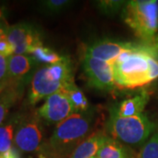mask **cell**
<instances>
[{"mask_svg":"<svg viewBox=\"0 0 158 158\" xmlns=\"http://www.w3.org/2000/svg\"><path fill=\"white\" fill-rule=\"evenodd\" d=\"M14 122L9 121L0 126V154L8 151L14 138Z\"/></svg>","mask_w":158,"mask_h":158,"instance_id":"cell-18","label":"cell"},{"mask_svg":"<svg viewBox=\"0 0 158 158\" xmlns=\"http://www.w3.org/2000/svg\"><path fill=\"white\" fill-rule=\"evenodd\" d=\"M83 68L92 88L101 90H113L115 86L112 63L99 60L85 54L83 59Z\"/></svg>","mask_w":158,"mask_h":158,"instance_id":"cell-8","label":"cell"},{"mask_svg":"<svg viewBox=\"0 0 158 158\" xmlns=\"http://www.w3.org/2000/svg\"><path fill=\"white\" fill-rule=\"evenodd\" d=\"M19 158H20V157H19Z\"/></svg>","mask_w":158,"mask_h":158,"instance_id":"cell-30","label":"cell"},{"mask_svg":"<svg viewBox=\"0 0 158 158\" xmlns=\"http://www.w3.org/2000/svg\"><path fill=\"white\" fill-rule=\"evenodd\" d=\"M19 150L17 148L11 147L8 151L0 154V158H19Z\"/></svg>","mask_w":158,"mask_h":158,"instance_id":"cell-24","label":"cell"},{"mask_svg":"<svg viewBox=\"0 0 158 158\" xmlns=\"http://www.w3.org/2000/svg\"><path fill=\"white\" fill-rule=\"evenodd\" d=\"M7 40L16 55H32L37 48L42 46L41 34L34 25L19 23L9 27Z\"/></svg>","mask_w":158,"mask_h":158,"instance_id":"cell-7","label":"cell"},{"mask_svg":"<svg viewBox=\"0 0 158 158\" xmlns=\"http://www.w3.org/2000/svg\"><path fill=\"white\" fill-rule=\"evenodd\" d=\"M91 158H98V156H93V157H91Z\"/></svg>","mask_w":158,"mask_h":158,"instance_id":"cell-27","label":"cell"},{"mask_svg":"<svg viewBox=\"0 0 158 158\" xmlns=\"http://www.w3.org/2000/svg\"><path fill=\"white\" fill-rule=\"evenodd\" d=\"M122 19L141 41L158 44L156 0H132L125 4Z\"/></svg>","mask_w":158,"mask_h":158,"instance_id":"cell-3","label":"cell"},{"mask_svg":"<svg viewBox=\"0 0 158 158\" xmlns=\"http://www.w3.org/2000/svg\"><path fill=\"white\" fill-rule=\"evenodd\" d=\"M156 125L145 113L121 117L110 112L107 130L114 140L137 146L144 144L156 131Z\"/></svg>","mask_w":158,"mask_h":158,"instance_id":"cell-5","label":"cell"},{"mask_svg":"<svg viewBox=\"0 0 158 158\" xmlns=\"http://www.w3.org/2000/svg\"><path fill=\"white\" fill-rule=\"evenodd\" d=\"M20 87L17 84H13L11 86H7L0 92V126L6 118L9 109L16 102L18 98L20 96Z\"/></svg>","mask_w":158,"mask_h":158,"instance_id":"cell-14","label":"cell"},{"mask_svg":"<svg viewBox=\"0 0 158 158\" xmlns=\"http://www.w3.org/2000/svg\"><path fill=\"white\" fill-rule=\"evenodd\" d=\"M74 84L73 69L67 57L58 63L43 66L36 69L32 77L29 103L34 105L57 91L66 90Z\"/></svg>","mask_w":158,"mask_h":158,"instance_id":"cell-2","label":"cell"},{"mask_svg":"<svg viewBox=\"0 0 158 158\" xmlns=\"http://www.w3.org/2000/svg\"><path fill=\"white\" fill-rule=\"evenodd\" d=\"M97 156L98 158H129L127 149L118 141L107 136Z\"/></svg>","mask_w":158,"mask_h":158,"instance_id":"cell-15","label":"cell"},{"mask_svg":"<svg viewBox=\"0 0 158 158\" xmlns=\"http://www.w3.org/2000/svg\"><path fill=\"white\" fill-rule=\"evenodd\" d=\"M127 2L125 1H113V0H107V1H99L98 6L101 11L106 14H115L120 8L123 9L125 4Z\"/></svg>","mask_w":158,"mask_h":158,"instance_id":"cell-21","label":"cell"},{"mask_svg":"<svg viewBox=\"0 0 158 158\" xmlns=\"http://www.w3.org/2000/svg\"><path fill=\"white\" fill-rule=\"evenodd\" d=\"M14 50L11 45V43L8 41V40L5 39L0 40V55H3L6 57H9L13 55Z\"/></svg>","mask_w":158,"mask_h":158,"instance_id":"cell-23","label":"cell"},{"mask_svg":"<svg viewBox=\"0 0 158 158\" xmlns=\"http://www.w3.org/2000/svg\"><path fill=\"white\" fill-rule=\"evenodd\" d=\"M156 4H157V8H158V0H156Z\"/></svg>","mask_w":158,"mask_h":158,"instance_id":"cell-28","label":"cell"},{"mask_svg":"<svg viewBox=\"0 0 158 158\" xmlns=\"http://www.w3.org/2000/svg\"><path fill=\"white\" fill-rule=\"evenodd\" d=\"M138 158H158V130L141 147L138 154Z\"/></svg>","mask_w":158,"mask_h":158,"instance_id":"cell-19","label":"cell"},{"mask_svg":"<svg viewBox=\"0 0 158 158\" xmlns=\"http://www.w3.org/2000/svg\"><path fill=\"white\" fill-rule=\"evenodd\" d=\"M75 112L73 104L65 90L57 91L46 98L38 110V114L48 123L59 124Z\"/></svg>","mask_w":158,"mask_h":158,"instance_id":"cell-10","label":"cell"},{"mask_svg":"<svg viewBox=\"0 0 158 158\" xmlns=\"http://www.w3.org/2000/svg\"><path fill=\"white\" fill-rule=\"evenodd\" d=\"M111 63L116 86L142 87L158 78V45L124 53Z\"/></svg>","mask_w":158,"mask_h":158,"instance_id":"cell-1","label":"cell"},{"mask_svg":"<svg viewBox=\"0 0 158 158\" xmlns=\"http://www.w3.org/2000/svg\"><path fill=\"white\" fill-rule=\"evenodd\" d=\"M6 85H0V92H1V91L3 90V89L6 87Z\"/></svg>","mask_w":158,"mask_h":158,"instance_id":"cell-26","label":"cell"},{"mask_svg":"<svg viewBox=\"0 0 158 158\" xmlns=\"http://www.w3.org/2000/svg\"><path fill=\"white\" fill-rule=\"evenodd\" d=\"M8 77L7 57L0 55V85H6Z\"/></svg>","mask_w":158,"mask_h":158,"instance_id":"cell-22","label":"cell"},{"mask_svg":"<svg viewBox=\"0 0 158 158\" xmlns=\"http://www.w3.org/2000/svg\"><path fill=\"white\" fill-rule=\"evenodd\" d=\"M13 142L22 152H34L39 149L42 141V130L36 117H25L17 120Z\"/></svg>","mask_w":158,"mask_h":158,"instance_id":"cell-9","label":"cell"},{"mask_svg":"<svg viewBox=\"0 0 158 158\" xmlns=\"http://www.w3.org/2000/svg\"><path fill=\"white\" fill-rule=\"evenodd\" d=\"M72 2L69 0H47L40 3L41 11L48 14H57L65 11Z\"/></svg>","mask_w":158,"mask_h":158,"instance_id":"cell-20","label":"cell"},{"mask_svg":"<svg viewBox=\"0 0 158 158\" xmlns=\"http://www.w3.org/2000/svg\"><path fill=\"white\" fill-rule=\"evenodd\" d=\"M0 16H1V15H0Z\"/></svg>","mask_w":158,"mask_h":158,"instance_id":"cell-29","label":"cell"},{"mask_svg":"<svg viewBox=\"0 0 158 158\" xmlns=\"http://www.w3.org/2000/svg\"><path fill=\"white\" fill-rule=\"evenodd\" d=\"M154 45L158 44L147 43L143 41L132 42L109 39L99 40L88 46L85 54L99 60L112 62L124 53L146 49Z\"/></svg>","mask_w":158,"mask_h":158,"instance_id":"cell-6","label":"cell"},{"mask_svg":"<svg viewBox=\"0 0 158 158\" xmlns=\"http://www.w3.org/2000/svg\"><path fill=\"white\" fill-rule=\"evenodd\" d=\"M106 136L95 133L87 137L74 149L69 158H91L96 156Z\"/></svg>","mask_w":158,"mask_h":158,"instance_id":"cell-13","label":"cell"},{"mask_svg":"<svg viewBox=\"0 0 158 158\" xmlns=\"http://www.w3.org/2000/svg\"><path fill=\"white\" fill-rule=\"evenodd\" d=\"M149 100V95L147 91L142 90L140 94L121 101L113 106L110 112L121 117H131L143 113V110Z\"/></svg>","mask_w":158,"mask_h":158,"instance_id":"cell-11","label":"cell"},{"mask_svg":"<svg viewBox=\"0 0 158 158\" xmlns=\"http://www.w3.org/2000/svg\"><path fill=\"white\" fill-rule=\"evenodd\" d=\"M36 63L37 62L32 56L13 54L7 58L8 77L13 82L22 81Z\"/></svg>","mask_w":158,"mask_h":158,"instance_id":"cell-12","label":"cell"},{"mask_svg":"<svg viewBox=\"0 0 158 158\" xmlns=\"http://www.w3.org/2000/svg\"><path fill=\"white\" fill-rule=\"evenodd\" d=\"M9 27L10 26L6 24L4 18L0 16V40L7 39V33H8Z\"/></svg>","mask_w":158,"mask_h":158,"instance_id":"cell-25","label":"cell"},{"mask_svg":"<svg viewBox=\"0 0 158 158\" xmlns=\"http://www.w3.org/2000/svg\"><path fill=\"white\" fill-rule=\"evenodd\" d=\"M92 127V113H74L57 124L49 140L50 148L55 152L65 154L73 151L89 135Z\"/></svg>","mask_w":158,"mask_h":158,"instance_id":"cell-4","label":"cell"},{"mask_svg":"<svg viewBox=\"0 0 158 158\" xmlns=\"http://www.w3.org/2000/svg\"><path fill=\"white\" fill-rule=\"evenodd\" d=\"M65 90L73 104L76 113H85L89 111V101L85 93L77 85L75 84L70 85Z\"/></svg>","mask_w":158,"mask_h":158,"instance_id":"cell-16","label":"cell"},{"mask_svg":"<svg viewBox=\"0 0 158 158\" xmlns=\"http://www.w3.org/2000/svg\"><path fill=\"white\" fill-rule=\"evenodd\" d=\"M32 57L37 62L48 63L49 65L56 64L64 60L65 56H60L56 51L52 50L49 48L40 46L37 48L32 54Z\"/></svg>","mask_w":158,"mask_h":158,"instance_id":"cell-17","label":"cell"}]
</instances>
